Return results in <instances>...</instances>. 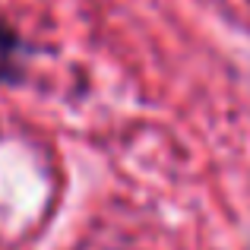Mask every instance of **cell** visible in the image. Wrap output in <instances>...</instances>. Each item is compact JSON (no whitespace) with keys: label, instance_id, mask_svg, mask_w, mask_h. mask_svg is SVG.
Here are the masks:
<instances>
[{"label":"cell","instance_id":"6da1fadb","mask_svg":"<svg viewBox=\"0 0 250 250\" xmlns=\"http://www.w3.org/2000/svg\"><path fill=\"white\" fill-rule=\"evenodd\" d=\"M22 76V42L10 25L0 22V83H16Z\"/></svg>","mask_w":250,"mask_h":250}]
</instances>
